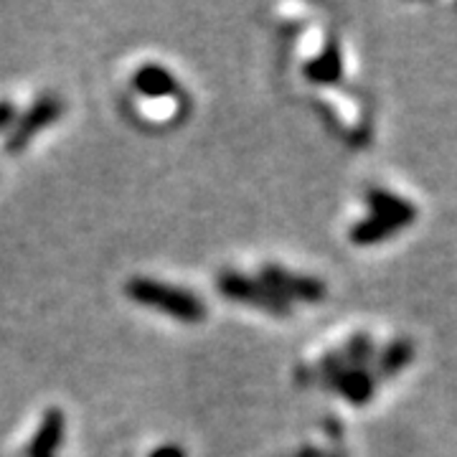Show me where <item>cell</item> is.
I'll use <instances>...</instances> for the list:
<instances>
[{"mask_svg": "<svg viewBox=\"0 0 457 457\" xmlns=\"http://www.w3.org/2000/svg\"><path fill=\"white\" fill-rule=\"evenodd\" d=\"M414 359V345L409 338L389 336L381 343L374 333L361 330L343 343L338 351H328L318 366L308 371V378L320 381L326 389L343 396L345 402L363 407L374 402L376 394L389 389L396 376L407 371Z\"/></svg>", "mask_w": 457, "mask_h": 457, "instance_id": "6da1fadb", "label": "cell"}, {"mask_svg": "<svg viewBox=\"0 0 457 457\" xmlns=\"http://www.w3.org/2000/svg\"><path fill=\"white\" fill-rule=\"evenodd\" d=\"M363 206L366 213L348 231L351 242L356 246H376L384 239H392L417 219L414 201L407 194L394 191L392 186L386 188L371 186L363 194Z\"/></svg>", "mask_w": 457, "mask_h": 457, "instance_id": "7a4b0ae2", "label": "cell"}, {"mask_svg": "<svg viewBox=\"0 0 457 457\" xmlns=\"http://www.w3.org/2000/svg\"><path fill=\"white\" fill-rule=\"evenodd\" d=\"M125 293L137 305L170 315L180 323H201L206 318V305H204L201 297H196L191 290L173 287L168 282H158V279L150 278H132L125 285Z\"/></svg>", "mask_w": 457, "mask_h": 457, "instance_id": "3957f363", "label": "cell"}, {"mask_svg": "<svg viewBox=\"0 0 457 457\" xmlns=\"http://www.w3.org/2000/svg\"><path fill=\"white\" fill-rule=\"evenodd\" d=\"M219 293L234 300V303H245L257 311L278 315V318H290L293 305L285 303L278 293H272L260 278H246L242 272H224L219 278Z\"/></svg>", "mask_w": 457, "mask_h": 457, "instance_id": "277c9868", "label": "cell"}, {"mask_svg": "<svg viewBox=\"0 0 457 457\" xmlns=\"http://www.w3.org/2000/svg\"><path fill=\"white\" fill-rule=\"evenodd\" d=\"M260 279L290 305L293 303H320L328 295V287L318 278L297 275V272H290L278 264H264L260 270Z\"/></svg>", "mask_w": 457, "mask_h": 457, "instance_id": "5b68a950", "label": "cell"}, {"mask_svg": "<svg viewBox=\"0 0 457 457\" xmlns=\"http://www.w3.org/2000/svg\"><path fill=\"white\" fill-rule=\"evenodd\" d=\"M64 102L59 97H54V95H44V97L36 99L31 107L18 117L16 125L11 128L5 150L8 153H23L33 137L41 130H46L51 122H56L64 114Z\"/></svg>", "mask_w": 457, "mask_h": 457, "instance_id": "8992f818", "label": "cell"}, {"mask_svg": "<svg viewBox=\"0 0 457 457\" xmlns=\"http://www.w3.org/2000/svg\"><path fill=\"white\" fill-rule=\"evenodd\" d=\"M305 79L320 87H330L338 84L345 74V64H343V51L341 44L336 36H330L326 41V46L320 49V54H315L311 62L303 69Z\"/></svg>", "mask_w": 457, "mask_h": 457, "instance_id": "52a82bcc", "label": "cell"}, {"mask_svg": "<svg viewBox=\"0 0 457 457\" xmlns=\"http://www.w3.org/2000/svg\"><path fill=\"white\" fill-rule=\"evenodd\" d=\"M66 435V417L62 409H49L41 420V425L33 435L29 445V457H54L59 445L64 442Z\"/></svg>", "mask_w": 457, "mask_h": 457, "instance_id": "ba28073f", "label": "cell"}, {"mask_svg": "<svg viewBox=\"0 0 457 457\" xmlns=\"http://www.w3.org/2000/svg\"><path fill=\"white\" fill-rule=\"evenodd\" d=\"M132 87L145 95L150 99H163V97H173L179 92V82L176 77L165 69V66L158 64H145L140 66L132 77Z\"/></svg>", "mask_w": 457, "mask_h": 457, "instance_id": "9c48e42d", "label": "cell"}, {"mask_svg": "<svg viewBox=\"0 0 457 457\" xmlns=\"http://www.w3.org/2000/svg\"><path fill=\"white\" fill-rule=\"evenodd\" d=\"M16 120H18L16 104H13L11 99H3V102H0V132L11 130V128L16 125Z\"/></svg>", "mask_w": 457, "mask_h": 457, "instance_id": "30bf717a", "label": "cell"}, {"mask_svg": "<svg viewBox=\"0 0 457 457\" xmlns=\"http://www.w3.org/2000/svg\"><path fill=\"white\" fill-rule=\"evenodd\" d=\"M150 457H186V453L180 450L179 445H163V447L153 450V455Z\"/></svg>", "mask_w": 457, "mask_h": 457, "instance_id": "8fae6325", "label": "cell"}]
</instances>
